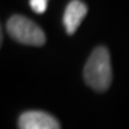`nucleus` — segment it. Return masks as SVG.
Here are the masks:
<instances>
[{
	"instance_id": "nucleus-1",
	"label": "nucleus",
	"mask_w": 129,
	"mask_h": 129,
	"mask_svg": "<svg viewBox=\"0 0 129 129\" xmlns=\"http://www.w3.org/2000/svg\"><path fill=\"white\" fill-rule=\"evenodd\" d=\"M83 77L86 83L98 92H104L109 88L112 82V67L107 48L99 46L93 49L84 66Z\"/></svg>"
},
{
	"instance_id": "nucleus-2",
	"label": "nucleus",
	"mask_w": 129,
	"mask_h": 129,
	"mask_svg": "<svg viewBox=\"0 0 129 129\" xmlns=\"http://www.w3.org/2000/svg\"><path fill=\"white\" fill-rule=\"evenodd\" d=\"M7 32L15 41L29 46H42L46 42L44 30L28 17L15 15L7 21Z\"/></svg>"
},
{
	"instance_id": "nucleus-3",
	"label": "nucleus",
	"mask_w": 129,
	"mask_h": 129,
	"mask_svg": "<svg viewBox=\"0 0 129 129\" xmlns=\"http://www.w3.org/2000/svg\"><path fill=\"white\" fill-rule=\"evenodd\" d=\"M19 128L21 129H59L61 125L55 117L42 111H28L19 119Z\"/></svg>"
},
{
	"instance_id": "nucleus-4",
	"label": "nucleus",
	"mask_w": 129,
	"mask_h": 129,
	"mask_svg": "<svg viewBox=\"0 0 129 129\" xmlns=\"http://www.w3.org/2000/svg\"><path fill=\"white\" fill-rule=\"evenodd\" d=\"M87 11H88L87 5L80 0H71L67 4L63 15V25L66 28L67 34L71 36L77 32L80 22L83 21V19L87 15Z\"/></svg>"
},
{
	"instance_id": "nucleus-5",
	"label": "nucleus",
	"mask_w": 129,
	"mask_h": 129,
	"mask_svg": "<svg viewBox=\"0 0 129 129\" xmlns=\"http://www.w3.org/2000/svg\"><path fill=\"white\" fill-rule=\"evenodd\" d=\"M29 4H30V8L38 15L44 13L48 8V0H30Z\"/></svg>"
},
{
	"instance_id": "nucleus-6",
	"label": "nucleus",
	"mask_w": 129,
	"mask_h": 129,
	"mask_svg": "<svg viewBox=\"0 0 129 129\" xmlns=\"http://www.w3.org/2000/svg\"><path fill=\"white\" fill-rule=\"evenodd\" d=\"M3 44V33H2V26H0V46Z\"/></svg>"
}]
</instances>
